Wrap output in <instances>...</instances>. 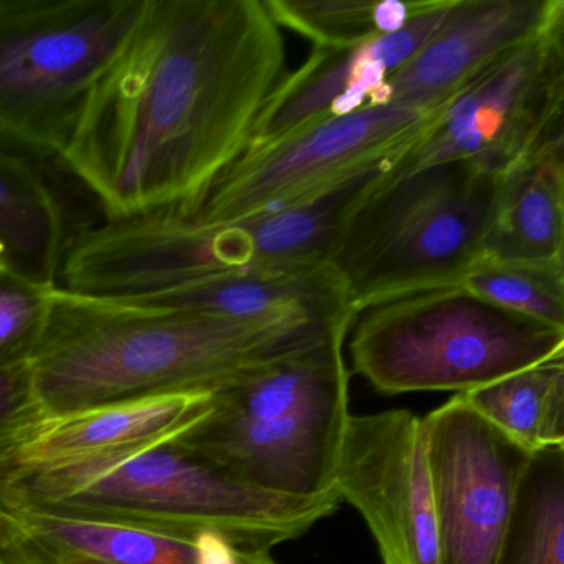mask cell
Masks as SVG:
<instances>
[{
    "mask_svg": "<svg viewBox=\"0 0 564 564\" xmlns=\"http://www.w3.org/2000/svg\"><path fill=\"white\" fill-rule=\"evenodd\" d=\"M285 61L265 0H148L57 160L111 219L193 199L246 151Z\"/></svg>",
    "mask_w": 564,
    "mask_h": 564,
    "instance_id": "6da1fadb",
    "label": "cell"
},
{
    "mask_svg": "<svg viewBox=\"0 0 564 564\" xmlns=\"http://www.w3.org/2000/svg\"><path fill=\"white\" fill-rule=\"evenodd\" d=\"M48 302L29 361L42 417L147 395L213 392L243 369L348 323L236 322L137 308L62 286L48 292Z\"/></svg>",
    "mask_w": 564,
    "mask_h": 564,
    "instance_id": "7a4b0ae2",
    "label": "cell"
},
{
    "mask_svg": "<svg viewBox=\"0 0 564 564\" xmlns=\"http://www.w3.org/2000/svg\"><path fill=\"white\" fill-rule=\"evenodd\" d=\"M0 498L186 540L214 531L246 551H272L303 536L341 501L267 494L177 441L42 467L4 468Z\"/></svg>",
    "mask_w": 564,
    "mask_h": 564,
    "instance_id": "3957f363",
    "label": "cell"
},
{
    "mask_svg": "<svg viewBox=\"0 0 564 564\" xmlns=\"http://www.w3.org/2000/svg\"><path fill=\"white\" fill-rule=\"evenodd\" d=\"M351 323L270 356L214 389L209 414L177 444L267 494L338 497L336 464L351 417L345 358Z\"/></svg>",
    "mask_w": 564,
    "mask_h": 564,
    "instance_id": "277c9868",
    "label": "cell"
},
{
    "mask_svg": "<svg viewBox=\"0 0 564 564\" xmlns=\"http://www.w3.org/2000/svg\"><path fill=\"white\" fill-rule=\"evenodd\" d=\"M372 177L343 224L329 267L352 312L409 293L457 286L481 256L501 176L438 164L391 183Z\"/></svg>",
    "mask_w": 564,
    "mask_h": 564,
    "instance_id": "5b68a950",
    "label": "cell"
},
{
    "mask_svg": "<svg viewBox=\"0 0 564 564\" xmlns=\"http://www.w3.org/2000/svg\"><path fill=\"white\" fill-rule=\"evenodd\" d=\"M352 371L382 394L464 392L564 355V329L497 308L460 286L359 310Z\"/></svg>",
    "mask_w": 564,
    "mask_h": 564,
    "instance_id": "8992f818",
    "label": "cell"
},
{
    "mask_svg": "<svg viewBox=\"0 0 564 564\" xmlns=\"http://www.w3.org/2000/svg\"><path fill=\"white\" fill-rule=\"evenodd\" d=\"M148 0H0V148L58 158Z\"/></svg>",
    "mask_w": 564,
    "mask_h": 564,
    "instance_id": "52a82bcc",
    "label": "cell"
},
{
    "mask_svg": "<svg viewBox=\"0 0 564 564\" xmlns=\"http://www.w3.org/2000/svg\"><path fill=\"white\" fill-rule=\"evenodd\" d=\"M556 144H564V22L471 78L379 180L457 161L505 176Z\"/></svg>",
    "mask_w": 564,
    "mask_h": 564,
    "instance_id": "ba28073f",
    "label": "cell"
},
{
    "mask_svg": "<svg viewBox=\"0 0 564 564\" xmlns=\"http://www.w3.org/2000/svg\"><path fill=\"white\" fill-rule=\"evenodd\" d=\"M441 110L388 105L322 121L265 150L243 151L203 193L156 209L216 226L310 203L388 164Z\"/></svg>",
    "mask_w": 564,
    "mask_h": 564,
    "instance_id": "9c48e42d",
    "label": "cell"
},
{
    "mask_svg": "<svg viewBox=\"0 0 564 564\" xmlns=\"http://www.w3.org/2000/svg\"><path fill=\"white\" fill-rule=\"evenodd\" d=\"M422 424L438 564H494L531 452L485 421L460 394Z\"/></svg>",
    "mask_w": 564,
    "mask_h": 564,
    "instance_id": "30bf717a",
    "label": "cell"
},
{
    "mask_svg": "<svg viewBox=\"0 0 564 564\" xmlns=\"http://www.w3.org/2000/svg\"><path fill=\"white\" fill-rule=\"evenodd\" d=\"M335 490L365 518L382 564H438L424 424L414 412L351 415Z\"/></svg>",
    "mask_w": 564,
    "mask_h": 564,
    "instance_id": "8fae6325",
    "label": "cell"
},
{
    "mask_svg": "<svg viewBox=\"0 0 564 564\" xmlns=\"http://www.w3.org/2000/svg\"><path fill=\"white\" fill-rule=\"evenodd\" d=\"M454 0L437 4L401 31L349 48H315L299 70L285 75L263 105L246 151L265 150L285 138L365 108L388 107L389 80L424 47Z\"/></svg>",
    "mask_w": 564,
    "mask_h": 564,
    "instance_id": "7c38bea8",
    "label": "cell"
},
{
    "mask_svg": "<svg viewBox=\"0 0 564 564\" xmlns=\"http://www.w3.org/2000/svg\"><path fill=\"white\" fill-rule=\"evenodd\" d=\"M564 22V0H454L424 47L389 80L386 105L434 111L508 52Z\"/></svg>",
    "mask_w": 564,
    "mask_h": 564,
    "instance_id": "4fadbf2b",
    "label": "cell"
},
{
    "mask_svg": "<svg viewBox=\"0 0 564 564\" xmlns=\"http://www.w3.org/2000/svg\"><path fill=\"white\" fill-rule=\"evenodd\" d=\"M210 408V392H171L44 415L0 455V470L176 441L199 424Z\"/></svg>",
    "mask_w": 564,
    "mask_h": 564,
    "instance_id": "5bb4252c",
    "label": "cell"
},
{
    "mask_svg": "<svg viewBox=\"0 0 564 564\" xmlns=\"http://www.w3.org/2000/svg\"><path fill=\"white\" fill-rule=\"evenodd\" d=\"M160 312L197 313L236 322L335 325L355 319L332 267L300 273H226L134 299L110 300Z\"/></svg>",
    "mask_w": 564,
    "mask_h": 564,
    "instance_id": "9a60e30c",
    "label": "cell"
},
{
    "mask_svg": "<svg viewBox=\"0 0 564 564\" xmlns=\"http://www.w3.org/2000/svg\"><path fill=\"white\" fill-rule=\"evenodd\" d=\"M0 556L14 564H196L193 540L0 498Z\"/></svg>",
    "mask_w": 564,
    "mask_h": 564,
    "instance_id": "2e32d148",
    "label": "cell"
},
{
    "mask_svg": "<svg viewBox=\"0 0 564 564\" xmlns=\"http://www.w3.org/2000/svg\"><path fill=\"white\" fill-rule=\"evenodd\" d=\"M563 252L564 144H556L501 176L481 256L564 262Z\"/></svg>",
    "mask_w": 564,
    "mask_h": 564,
    "instance_id": "e0dca14e",
    "label": "cell"
},
{
    "mask_svg": "<svg viewBox=\"0 0 564 564\" xmlns=\"http://www.w3.org/2000/svg\"><path fill=\"white\" fill-rule=\"evenodd\" d=\"M57 193L35 164L0 148V252L21 279L54 289L68 246Z\"/></svg>",
    "mask_w": 564,
    "mask_h": 564,
    "instance_id": "ac0fdd59",
    "label": "cell"
},
{
    "mask_svg": "<svg viewBox=\"0 0 564 564\" xmlns=\"http://www.w3.org/2000/svg\"><path fill=\"white\" fill-rule=\"evenodd\" d=\"M524 451L564 445V355L460 394Z\"/></svg>",
    "mask_w": 564,
    "mask_h": 564,
    "instance_id": "d6986e66",
    "label": "cell"
},
{
    "mask_svg": "<svg viewBox=\"0 0 564 564\" xmlns=\"http://www.w3.org/2000/svg\"><path fill=\"white\" fill-rule=\"evenodd\" d=\"M494 564H564V445L531 454Z\"/></svg>",
    "mask_w": 564,
    "mask_h": 564,
    "instance_id": "ffe728a7",
    "label": "cell"
},
{
    "mask_svg": "<svg viewBox=\"0 0 564 564\" xmlns=\"http://www.w3.org/2000/svg\"><path fill=\"white\" fill-rule=\"evenodd\" d=\"M437 0H265L280 28L315 48H349L394 34L431 11Z\"/></svg>",
    "mask_w": 564,
    "mask_h": 564,
    "instance_id": "44dd1931",
    "label": "cell"
},
{
    "mask_svg": "<svg viewBox=\"0 0 564 564\" xmlns=\"http://www.w3.org/2000/svg\"><path fill=\"white\" fill-rule=\"evenodd\" d=\"M457 286L505 312L564 329V262L480 256Z\"/></svg>",
    "mask_w": 564,
    "mask_h": 564,
    "instance_id": "7402d4cb",
    "label": "cell"
},
{
    "mask_svg": "<svg viewBox=\"0 0 564 564\" xmlns=\"http://www.w3.org/2000/svg\"><path fill=\"white\" fill-rule=\"evenodd\" d=\"M51 290L0 269V368L31 361L47 323Z\"/></svg>",
    "mask_w": 564,
    "mask_h": 564,
    "instance_id": "603a6c76",
    "label": "cell"
},
{
    "mask_svg": "<svg viewBox=\"0 0 564 564\" xmlns=\"http://www.w3.org/2000/svg\"><path fill=\"white\" fill-rule=\"evenodd\" d=\"M41 417L31 365L0 368V455Z\"/></svg>",
    "mask_w": 564,
    "mask_h": 564,
    "instance_id": "cb8c5ba5",
    "label": "cell"
},
{
    "mask_svg": "<svg viewBox=\"0 0 564 564\" xmlns=\"http://www.w3.org/2000/svg\"><path fill=\"white\" fill-rule=\"evenodd\" d=\"M193 541L196 564H279L270 551L240 550L214 531H203Z\"/></svg>",
    "mask_w": 564,
    "mask_h": 564,
    "instance_id": "d4e9b609",
    "label": "cell"
},
{
    "mask_svg": "<svg viewBox=\"0 0 564 564\" xmlns=\"http://www.w3.org/2000/svg\"><path fill=\"white\" fill-rule=\"evenodd\" d=\"M0 269H6V267H4V257H2V252H0Z\"/></svg>",
    "mask_w": 564,
    "mask_h": 564,
    "instance_id": "484cf974",
    "label": "cell"
},
{
    "mask_svg": "<svg viewBox=\"0 0 564 564\" xmlns=\"http://www.w3.org/2000/svg\"><path fill=\"white\" fill-rule=\"evenodd\" d=\"M0 564H14L11 561L6 560V557L0 556Z\"/></svg>",
    "mask_w": 564,
    "mask_h": 564,
    "instance_id": "4316f807",
    "label": "cell"
},
{
    "mask_svg": "<svg viewBox=\"0 0 564 564\" xmlns=\"http://www.w3.org/2000/svg\"><path fill=\"white\" fill-rule=\"evenodd\" d=\"M0 547H2V540H0Z\"/></svg>",
    "mask_w": 564,
    "mask_h": 564,
    "instance_id": "83f0119b",
    "label": "cell"
}]
</instances>
